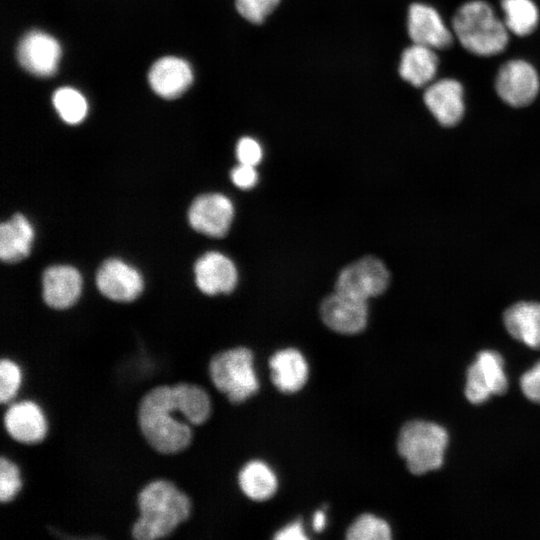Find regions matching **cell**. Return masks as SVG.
Segmentation results:
<instances>
[{"mask_svg":"<svg viewBox=\"0 0 540 540\" xmlns=\"http://www.w3.org/2000/svg\"><path fill=\"white\" fill-rule=\"evenodd\" d=\"M238 482L242 492L254 501L270 499L278 488L276 474L261 460L247 462L239 472Z\"/></svg>","mask_w":540,"mask_h":540,"instance_id":"603a6c76","label":"cell"},{"mask_svg":"<svg viewBox=\"0 0 540 540\" xmlns=\"http://www.w3.org/2000/svg\"><path fill=\"white\" fill-rule=\"evenodd\" d=\"M312 526L317 532H321L326 526V515L322 510H318L314 513Z\"/></svg>","mask_w":540,"mask_h":540,"instance_id":"e575fe53","label":"cell"},{"mask_svg":"<svg viewBox=\"0 0 540 540\" xmlns=\"http://www.w3.org/2000/svg\"><path fill=\"white\" fill-rule=\"evenodd\" d=\"M520 386L529 400L540 403V361L522 375Z\"/></svg>","mask_w":540,"mask_h":540,"instance_id":"1f68e13d","label":"cell"},{"mask_svg":"<svg viewBox=\"0 0 540 540\" xmlns=\"http://www.w3.org/2000/svg\"><path fill=\"white\" fill-rule=\"evenodd\" d=\"M175 414L183 416L173 385L152 388L139 403L137 416L140 430L148 444L159 453L175 454L191 443L189 423Z\"/></svg>","mask_w":540,"mask_h":540,"instance_id":"6da1fadb","label":"cell"},{"mask_svg":"<svg viewBox=\"0 0 540 540\" xmlns=\"http://www.w3.org/2000/svg\"><path fill=\"white\" fill-rule=\"evenodd\" d=\"M52 102L60 117L69 124L80 123L86 117V99L74 88H59L54 92Z\"/></svg>","mask_w":540,"mask_h":540,"instance_id":"484cf974","label":"cell"},{"mask_svg":"<svg viewBox=\"0 0 540 540\" xmlns=\"http://www.w3.org/2000/svg\"><path fill=\"white\" fill-rule=\"evenodd\" d=\"M21 488L18 467L9 459L0 460V500L3 503L11 501Z\"/></svg>","mask_w":540,"mask_h":540,"instance_id":"83f0119b","label":"cell"},{"mask_svg":"<svg viewBox=\"0 0 540 540\" xmlns=\"http://www.w3.org/2000/svg\"><path fill=\"white\" fill-rule=\"evenodd\" d=\"M21 382V372L17 364L10 359L0 362V401L6 403L17 393Z\"/></svg>","mask_w":540,"mask_h":540,"instance_id":"f1b7e54d","label":"cell"},{"mask_svg":"<svg viewBox=\"0 0 540 540\" xmlns=\"http://www.w3.org/2000/svg\"><path fill=\"white\" fill-rule=\"evenodd\" d=\"M438 64L434 49L413 43L402 53L399 73L413 86L424 87L434 79Z\"/></svg>","mask_w":540,"mask_h":540,"instance_id":"7402d4cb","label":"cell"},{"mask_svg":"<svg viewBox=\"0 0 540 540\" xmlns=\"http://www.w3.org/2000/svg\"><path fill=\"white\" fill-rule=\"evenodd\" d=\"M231 180L235 186L241 189H250L254 187L258 181V174L255 166L239 163V165L231 171Z\"/></svg>","mask_w":540,"mask_h":540,"instance_id":"d6a6232c","label":"cell"},{"mask_svg":"<svg viewBox=\"0 0 540 540\" xmlns=\"http://www.w3.org/2000/svg\"><path fill=\"white\" fill-rule=\"evenodd\" d=\"M148 80L155 93L172 99L180 96L191 85L193 72L185 60L167 56L152 65Z\"/></svg>","mask_w":540,"mask_h":540,"instance_id":"e0dca14e","label":"cell"},{"mask_svg":"<svg viewBox=\"0 0 540 540\" xmlns=\"http://www.w3.org/2000/svg\"><path fill=\"white\" fill-rule=\"evenodd\" d=\"M234 215L231 200L225 195L209 193L198 196L188 211L191 227L211 237H222L228 232Z\"/></svg>","mask_w":540,"mask_h":540,"instance_id":"9c48e42d","label":"cell"},{"mask_svg":"<svg viewBox=\"0 0 540 540\" xmlns=\"http://www.w3.org/2000/svg\"><path fill=\"white\" fill-rule=\"evenodd\" d=\"M307 538L303 525L299 520L287 524L274 535V539L277 540H305Z\"/></svg>","mask_w":540,"mask_h":540,"instance_id":"836d02e7","label":"cell"},{"mask_svg":"<svg viewBox=\"0 0 540 540\" xmlns=\"http://www.w3.org/2000/svg\"><path fill=\"white\" fill-rule=\"evenodd\" d=\"M17 57L20 65L31 74L51 76L57 71L61 47L51 35L33 30L19 42Z\"/></svg>","mask_w":540,"mask_h":540,"instance_id":"30bf717a","label":"cell"},{"mask_svg":"<svg viewBox=\"0 0 540 540\" xmlns=\"http://www.w3.org/2000/svg\"><path fill=\"white\" fill-rule=\"evenodd\" d=\"M390 275L384 263L366 256L346 266L336 280V292L367 301L382 294L389 285Z\"/></svg>","mask_w":540,"mask_h":540,"instance_id":"8992f818","label":"cell"},{"mask_svg":"<svg viewBox=\"0 0 540 540\" xmlns=\"http://www.w3.org/2000/svg\"><path fill=\"white\" fill-rule=\"evenodd\" d=\"M34 231L30 222L20 213L0 226V257L3 262L15 263L31 251Z\"/></svg>","mask_w":540,"mask_h":540,"instance_id":"44dd1931","label":"cell"},{"mask_svg":"<svg viewBox=\"0 0 540 540\" xmlns=\"http://www.w3.org/2000/svg\"><path fill=\"white\" fill-rule=\"evenodd\" d=\"M408 33L415 44L432 49H447L453 43V34L436 9L413 3L408 12Z\"/></svg>","mask_w":540,"mask_h":540,"instance_id":"4fadbf2b","label":"cell"},{"mask_svg":"<svg viewBox=\"0 0 540 540\" xmlns=\"http://www.w3.org/2000/svg\"><path fill=\"white\" fill-rule=\"evenodd\" d=\"M271 379L282 393L293 394L301 390L309 376V367L304 355L295 348L275 352L269 360Z\"/></svg>","mask_w":540,"mask_h":540,"instance_id":"d6986e66","label":"cell"},{"mask_svg":"<svg viewBox=\"0 0 540 540\" xmlns=\"http://www.w3.org/2000/svg\"><path fill=\"white\" fill-rule=\"evenodd\" d=\"M280 0H235L239 14L254 24H260L277 7Z\"/></svg>","mask_w":540,"mask_h":540,"instance_id":"f546056e","label":"cell"},{"mask_svg":"<svg viewBox=\"0 0 540 540\" xmlns=\"http://www.w3.org/2000/svg\"><path fill=\"white\" fill-rule=\"evenodd\" d=\"M540 87L536 69L525 60H510L499 69L495 88L508 105L524 107L536 98Z\"/></svg>","mask_w":540,"mask_h":540,"instance_id":"ba28073f","label":"cell"},{"mask_svg":"<svg viewBox=\"0 0 540 540\" xmlns=\"http://www.w3.org/2000/svg\"><path fill=\"white\" fill-rule=\"evenodd\" d=\"M453 31L460 44L478 56H493L507 46L509 35L504 21L484 1L473 0L458 8L452 19Z\"/></svg>","mask_w":540,"mask_h":540,"instance_id":"3957f363","label":"cell"},{"mask_svg":"<svg viewBox=\"0 0 540 540\" xmlns=\"http://www.w3.org/2000/svg\"><path fill=\"white\" fill-rule=\"evenodd\" d=\"M262 148L251 137L241 138L236 145V157L241 164L256 166L262 159Z\"/></svg>","mask_w":540,"mask_h":540,"instance_id":"4dcf8cb0","label":"cell"},{"mask_svg":"<svg viewBox=\"0 0 540 540\" xmlns=\"http://www.w3.org/2000/svg\"><path fill=\"white\" fill-rule=\"evenodd\" d=\"M447 444L448 434L443 427L414 420L400 430L397 449L410 472L420 475L442 466Z\"/></svg>","mask_w":540,"mask_h":540,"instance_id":"277c9868","label":"cell"},{"mask_svg":"<svg viewBox=\"0 0 540 540\" xmlns=\"http://www.w3.org/2000/svg\"><path fill=\"white\" fill-rule=\"evenodd\" d=\"M323 322L341 334H356L367 325V301L336 292L326 297L320 307Z\"/></svg>","mask_w":540,"mask_h":540,"instance_id":"8fae6325","label":"cell"},{"mask_svg":"<svg viewBox=\"0 0 540 540\" xmlns=\"http://www.w3.org/2000/svg\"><path fill=\"white\" fill-rule=\"evenodd\" d=\"M209 375L214 386L232 403H242L259 390L253 354L245 347L228 349L213 356Z\"/></svg>","mask_w":540,"mask_h":540,"instance_id":"5b68a950","label":"cell"},{"mask_svg":"<svg viewBox=\"0 0 540 540\" xmlns=\"http://www.w3.org/2000/svg\"><path fill=\"white\" fill-rule=\"evenodd\" d=\"M43 299L54 309H66L79 298L82 289L80 273L72 266L56 265L43 274Z\"/></svg>","mask_w":540,"mask_h":540,"instance_id":"2e32d148","label":"cell"},{"mask_svg":"<svg viewBox=\"0 0 540 540\" xmlns=\"http://www.w3.org/2000/svg\"><path fill=\"white\" fill-rule=\"evenodd\" d=\"M198 288L207 295L230 293L237 284V269L234 263L219 252H208L194 266Z\"/></svg>","mask_w":540,"mask_h":540,"instance_id":"9a60e30c","label":"cell"},{"mask_svg":"<svg viewBox=\"0 0 540 540\" xmlns=\"http://www.w3.org/2000/svg\"><path fill=\"white\" fill-rule=\"evenodd\" d=\"M501 8L508 31L517 36H527L536 29L539 11L532 0H502Z\"/></svg>","mask_w":540,"mask_h":540,"instance_id":"d4e9b609","label":"cell"},{"mask_svg":"<svg viewBox=\"0 0 540 540\" xmlns=\"http://www.w3.org/2000/svg\"><path fill=\"white\" fill-rule=\"evenodd\" d=\"M4 426L14 440L25 444L40 442L47 431L43 412L32 401H22L11 405L5 412Z\"/></svg>","mask_w":540,"mask_h":540,"instance_id":"ac0fdd59","label":"cell"},{"mask_svg":"<svg viewBox=\"0 0 540 540\" xmlns=\"http://www.w3.org/2000/svg\"><path fill=\"white\" fill-rule=\"evenodd\" d=\"M508 388L504 361L491 350L481 351L467 371L465 395L473 404H481L492 395H501Z\"/></svg>","mask_w":540,"mask_h":540,"instance_id":"52a82bcc","label":"cell"},{"mask_svg":"<svg viewBox=\"0 0 540 540\" xmlns=\"http://www.w3.org/2000/svg\"><path fill=\"white\" fill-rule=\"evenodd\" d=\"M139 518L132 527L138 540H154L170 535L191 511L189 497L164 479L148 483L137 496Z\"/></svg>","mask_w":540,"mask_h":540,"instance_id":"7a4b0ae2","label":"cell"},{"mask_svg":"<svg viewBox=\"0 0 540 540\" xmlns=\"http://www.w3.org/2000/svg\"><path fill=\"white\" fill-rule=\"evenodd\" d=\"M174 392L185 420L193 425L203 424L211 413V402L207 392L191 383L173 385Z\"/></svg>","mask_w":540,"mask_h":540,"instance_id":"cb8c5ba5","label":"cell"},{"mask_svg":"<svg viewBox=\"0 0 540 540\" xmlns=\"http://www.w3.org/2000/svg\"><path fill=\"white\" fill-rule=\"evenodd\" d=\"M346 537L350 540H388L391 529L388 523L372 514H362L349 526Z\"/></svg>","mask_w":540,"mask_h":540,"instance_id":"4316f807","label":"cell"},{"mask_svg":"<svg viewBox=\"0 0 540 540\" xmlns=\"http://www.w3.org/2000/svg\"><path fill=\"white\" fill-rule=\"evenodd\" d=\"M504 324L512 337L540 349V303L519 302L504 313Z\"/></svg>","mask_w":540,"mask_h":540,"instance_id":"ffe728a7","label":"cell"},{"mask_svg":"<svg viewBox=\"0 0 540 540\" xmlns=\"http://www.w3.org/2000/svg\"><path fill=\"white\" fill-rule=\"evenodd\" d=\"M96 283L105 297L118 302L132 301L143 290L140 273L119 259H108L100 266Z\"/></svg>","mask_w":540,"mask_h":540,"instance_id":"7c38bea8","label":"cell"},{"mask_svg":"<svg viewBox=\"0 0 540 540\" xmlns=\"http://www.w3.org/2000/svg\"><path fill=\"white\" fill-rule=\"evenodd\" d=\"M423 98L425 105L441 125L452 127L463 118L464 91L459 81L446 78L431 83Z\"/></svg>","mask_w":540,"mask_h":540,"instance_id":"5bb4252c","label":"cell"}]
</instances>
